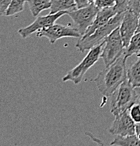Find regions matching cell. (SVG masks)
Segmentation results:
<instances>
[{
	"label": "cell",
	"mask_w": 140,
	"mask_h": 146,
	"mask_svg": "<svg viewBox=\"0 0 140 146\" xmlns=\"http://www.w3.org/2000/svg\"><path fill=\"white\" fill-rule=\"evenodd\" d=\"M126 61L127 58L123 54L113 63L99 73L94 80L99 91L104 96H111L120 85L127 79Z\"/></svg>",
	"instance_id": "cell-1"
},
{
	"label": "cell",
	"mask_w": 140,
	"mask_h": 146,
	"mask_svg": "<svg viewBox=\"0 0 140 146\" xmlns=\"http://www.w3.org/2000/svg\"><path fill=\"white\" fill-rule=\"evenodd\" d=\"M124 13L125 12L117 13L107 23L95 30L91 35L87 37L80 38L76 43V48L82 53H84L85 51L90 50L95 46L104 42L111 33L120 26L124 16Z\"/></svg>",
	"instance_id": "cell-2"
},
{
	"label": "cell",
	"mask_w": 140,
	"mask_h": 146,
	"mask_svg": "<svg viewBox=\"0 0 140 146\" xmlns=\"http://www.w3.org/2000/svg\"><path fill=\"white\" fill-rule=\"evenodd\" d=\"M111 97V112L115 117L128 110L137 100L135 88L127 79L120 85Z\"/></svg>",
	"instance_id": "cell-3"
},
{
	"label": "cell",
	"mask_w": 140,
	"mask_h": 146,
	"mask_svg": "<svg viewBox=\"0 0 140 146\" xmlns=\"http://www.w3.org/2000/svg\"><path fill=\"white\" fill-rule=\"evenodd\" d=\"M105 44V41L91 48L83 58L81 63L73 68L62 78L63 82L71 81L75 84H79L83 80L86 72L97 63L101 58V52Z\"/></svg>",
	"instance_id": "cell-4"
},
{
	"label": "cell",
	"mask_w": 140,
	"mask_h": 146,
	"mask_svg": "<svg viewBox=\"0 0 140 146\" xmlns=\"http://www.w3.org/2000/svg\"><path fill=\"white\" fill-rule=\"evenodd\" d=\"M124 49L125 47L118 27L105 39V44L101 55L105 66L108 67L113 63L121 55H123Z\"/></svg>",
	"instance_id": "cell-5"
},
{
	"label": "cell",
	"mask_w": 140,
	"mask_h": 146,
	"mask_svg": "<svg viewBox=\"0 0 140 146\" xmlns=\"http://www.w3.org/2000/svg\"><path fill=\"white\" fill-rule=\"evenodd\" d=\"M99 11V9L95 4L92 3L87 7L68 12L67 14L73 20L75 27L83 36L88 27L92 24Z\"/></svg>",
	"instance_id": "cell-6"
},
{
	"label": "cell",
	"mask_w": 140,
	"mask_h": 146,
	"mask_svg": "<svg viewBox=\"0 0 140 146\" xmlns=\"http://www.w3.org/2000/svg\"><path fill=\"white\" fill-rule=\"evenodd\" d=\"M37 36L39 37H46L51 44L63 37H73L79 39L82 37L80 33L75 27L60 24H54L51 26L39 30L37 32Z\"/></svg>",
	"instance_id": "cell-7"
},
{
	"label": "cell",
	"mask_w": 140,
	"mask_h": 146,
	"mask_svg": "<svg viewBox=\"0 0 140 146\" xmlns=\"http://www.w3.org/2000/svg\"><path fill=\"white\" fill-rule=\"evenodd\" d=\"M135 128L136 124L131 118L129 110H126L115 116L109 132L116 136H132L135 134Z\"/></svg>",
	"instance_id": "cell-8"
},
{
	"label": "cell",
	"mask_w": 140,
	"mask_h": 146,
	"mask_svg": "<svg viewBox=\"0 0 140 146\" xmlns=\"http://www.w3.org/2000/svg\"><path fill=\"white\" fill-rule=\"evenodd\" d=\"M67 13H68L67 11H61L54 14L49 13L47 16H38L33 23L29 25L28 26L19 29L18 33L23 39H26L34 33H37L42 29L55 24V22L59 18L66 15Z\"/></svg>",
	"instance_id": "cell-9"
},
{
	"label": "cell",
	"mask_w": 140,
	"mask_h": 146,
	"mask_svg": "<svg viewBox=\"0 0 140 146\" xmlns=\"http://www.w3.org/2000/svg\"><path fill=\"white\" fill-rule=\"evenodd\" d=\"M139 23V16L130 10H127L124 13L120 25V33L125 48L128 46L134 35L137 33Z\"/></svg>",
	"instance_id": "cell-10"
},
{
	"label": "cell",
	"mask_w": 140,
	"mask_h": 146,
	"mask_svg": "<svg viewBox=\"0 0 140 146\" xmlns=\"http://www.w3.org/2000/svg\"><path fill=\"white\" fill-rule=\"evenodd\" d=\"M118 13L115 7L111 8H105L99 11L92 25L87 28L85 35L82 37H87L91 35L95 30L107 23L113 17Z\"/></svg>",
	"instance_id": "cell-11"
},
{
	"label": "cell",
	"mask_w": 140,
	"mask_h": 146,
	"mask_svg": "<svg viewBox=\"0 0 140 146\" xmlns=\"http://www.w3.org/2000/svg\"><path fill=\"white\" fill-rule=\"evenodd\" d=\"M50 13L51 14L61 11L71 12L77 9L75 0H51Z\"/></svg>",
	"instance_id": "cell-12"
},
{
	"label": "cell",
	"mask_w": 140,
	"mask_h": 146,
	"mask_svg": "<svg viewBox=\"0 0 140 146\" xmlns=\"http://www.w3.org/2000/svg\"><path fill=\"white\" fill-rule=\"evenodd\" d=\"M127 77L134 88L140 86V56L127 70Z\"/></svg>",
	"instance_id": "cell-13"
},
{
	"label": "cell",
	"mask_w": 140,
	"mask_h": 146,
	"mask_svg": "<svg viewBox=\"0 0 140 146\" xmlns=\"http://www.w3.org/2000/svg\"><path fill=\"white\" fill-rule=\"evenodd\" d=\"M33 17H37L44 10L51 8V0H27Z\"/></svg>",
	"instance_id": "cell-14"
},
{
	"label": "cell",
	"mask_w": 140,
	"mask_h": 146,
	"mask_svg": "<svg viewBox=\"0 0 140 146\" xmlns=\"http://www.w3.org/2000/svg\"><path fill=\"white\" fill-rule=\"evenodd\" d=\"M123 54L127 59L135 54L140 56V32L134 35L128 46L124 49Z\"/></svg>",
	"instance_id": "cell-15"
},
{
	"label": "cell",
	"mask_w": 140,
	"mask_h": 146,
	"mask_svg": "<svg viewBox=\"0 0 140 146\" xmlns=\"http://www.w3.org/2000/svg\"><path fill=\"white\" fill-rule=\"evenodd\" d=\"M112 146H140V141L136 135L128 136H117L111 143Z\"/></svg>",
	"instance_id": "cell-16"
},
{
	"label": "cell",
	"mask_w": 140,
	"mask_h": 146,
	"mask_svg": "<svg viewBox=\"0 0 140 146\" xmlns=\"http://www.w3.org/2000/svg\"><path fill=\"white\" fill-rule=\"evenodd\" d=\"M27 0H11L10 5L7 11L6 16L9 17L21 13L25 8V4Z\"/></svg>",
	"instance_id": "cell-17"
},
{
	"label": "cell",
	"mask_w": 140,
	"mask_h": 146,
	"mask_svg": "<svg viewBox=\"0 0 140 146\" xmlns=\"http://www.w3.org/2000/svg\"><path fill=\"white\" fill-rule=\"evenodd\" d=\"M128 110L131 118L135 124H140V103H135Z\"/></svg>",
	"instance_id": "cell-18"
},
{
	"label": "cell",
	"mask_w": 140,
	"mask_h": 146,
	"mask_svg": "<svg viewBox=\"0 0 140 146\" xmlns=\"http://www.w3.org/2000/svg\"><path fill=\"white\" fill-rule=\"evenodd\" d=\"M115 8L118 13H124L128 10L130 0H115Z\"/></svg>",
	"instance_id": "cell-19"
},
{
	"label": "cell",
	"mask_w": 140,
	"mask_h": 146,
	"mask_svg": "<svg viewBox=\"0 0 140 146\" xmlns=\"http://www.w3.org/2000/svg\"><path fill=\"white\" fill-rule=\"evenodd\" d=\"M95 5L99 10L105 8H111L115 6V0H96L94 2Z\"/></svg>",
	"instance_id": "cell-20"
},
{
	"label": "cell",
	"mask_w": 140,
	"mask_h": 146,
	"mask_svg": "<svg viewBox=\"0 0 140 146\" xmlns=\"http://www.w3.org/2000/svg\"><path fill=\"white\" fill-rule=\"evenodd\" d=\"M128 10L135 12L139 16L140 13V0H130Z\"/></svg>",
	"instance_id": "cell-21"
},
{
	"label": "cell",
	"mask_w": 140,
	"mask_h": 146,
	"mask_svg": "<svg viewBox=\"0 0 140 146\" xmlns=\"http://www.w3.org/2000/svg\"><path fill=\"white\" fill-rule=\"evenodd\" d=\"M11 0H0V17L6 16L7 11L10 5Z\"/></svg>",
	"instance_id": "cell-22"
},
{
	"label": "cell",
	"mask_w": 140,
	"mask_h": 146,
	"mask_svg": "<svg viewBox=\"0 0 140 146\" xmlns=\"http://www.w3.org/2000/svg\"><path fill=\"white\" fill-rule=\"evenodd\" d=\"M75 2L77 9L84 8V7H87L89 4H90L89 0H75Z\"/></svg>",
	"instance_id": "cell-23"
},
{
	"label": "cell",
	"mask_w": 140,
	"mask_h": 146,
	"mask_svg": "<svg viewBox=\"0 0 140 146\" xmlns=\"http://www.w3.org/2000/svg\"><path fill=\"white\" fill-rule=\"evenodd\" d=\"M135 135L138 138L140 141V124H136V128H135Z\"/></svg>",
	"instance_id": "cell-24"
},
{
	"label": "cell",
	"mask_w": 140,
	"mask_h": 146,
	"mask_svg": "<svg viewBox=\"0 0 140 146\" xmlns=\"http://www.w3.org/2000/svg\"><path fill=\"white\" fill-rule=\"evenodd\" d=\"M135 91H136L137 98V101L140 103V86L135 88Z\"/></svg>",
	"instance_id": "cell-25"
},
{
	"label": "cell",
	"mask_w": 140,
	"mask_h": 146,
	"mask_svg": "<svg viewBox=\"0 0 140 146\" xmlns=\"http://www.w3.org/2000/svg\"><path fill=\"white\" fill-rule=\"evenodd\" d=\"M138 32H140V13L139 16V23H138V27H137V33Z\"/></svg>",
	"instance_id": "cell-26"
},
{
	"label": "cell",
	"mask_w": 140,
	"mask_h": 146,
	"mask_svg": "<svg viewBox=\"0 0 140 146\" xmlns=\"http://www.w3.org/2000/svg\"><path fill=\"white\" fill-rule=\"evenodd\" d=\"M89 2H90V4H92V3H94L96 1V0H89Z\"/></svg>",
	"instance_id": "cell-27"
}]
</instances>
